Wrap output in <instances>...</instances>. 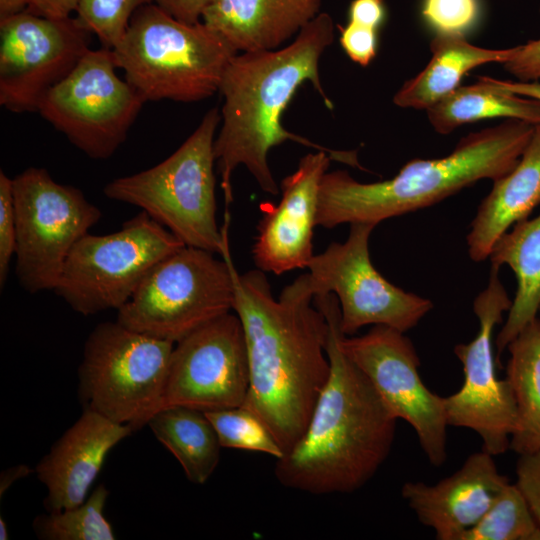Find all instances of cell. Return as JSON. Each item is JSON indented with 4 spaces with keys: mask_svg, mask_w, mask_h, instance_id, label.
<instances>
[{
    "mask_svg": "<svg viewBox=\"0 0 540 540\" xmlns=\"http://www.w3.org/2000/svg\"><path fill=\"white\" fill-rule=\"evenodd\" d=\"M233 310L243 327L249 388L243 406L258 416L284 454L305 433L330 374L329 325L304 275L273 296L265 272L239 274L231 260Z\"/></svg>",
    "mask_w": 540,
    "mask_h": 540,
    "instance_id": "cell-1",
    "label": "cell"
},
{
    "mask_svg": "<svg viewBox=\"0 0 540 540\" xmlns=\"http://www.w3.org/2000/svg\"><path fill=\"white\" fill-rule=\"evenodd\" d=\"M334 21L320 12L290 44L272 50L239 52L228 63L218 92L223 97L221 127L214 140V156L226 209L233 201L232 174L243 165L262 191L277 195L279 188L268 163L270 150L287 140L327 152L333 160L356 166L355 153L332 150L293 134L281 117L297 89L309 81L333 104L322 87L319 63L334 40Z\"/></svg>",
    "mask_w": 540,
    "mask_h": 540,
    "instance_id": "cell-2",
    "label": "cell"
},
{
    "mask_svg": "<svg viewBox=\"0 0 540 540\" xmlns=\"http://www.w3.org/2000/svg\"><path fill=\"white\" fill-rule=\"evenodd\" d=\"M328 325L330 374L303 436L276 460L286 488L313 495L352 493L376 474L390 454L397 419L366 375L340 346V308L334 294L314 297Z\"/></svg>",
    "mask_w": 540,
    "mask_h": 540,
    "instance_id": "cell-3",
    "label": "cell"
},
{
    "mask_svg": "<svg viewBox=\"0 0 540 540\" xmlns=\"http://www.w3.org/2000/svg\"><path fill=\"white\" fill-rule=\"evenodd\" d=\"M535 126L507 119L462 138L447 156L412 159L392 178L372 183L355 180L347 171L322 177L316 224L370 223L432 206L483 179L501 178L517 164Z\"/></svg>",
    "mask_w": 540,
    "mask_h": 540,
    "instance_id": "cell-4",
    "label": "cell"
},
{
    "mask_svg": "<svg viewBox=\"0 0 540 540\" xmlns=\"http://www.w3.org/2000/svg\"><path fill=\"white\" fill-rule=\"evenodd\" d=\"M146 101L197 102L218 92L233 47L202 21L182 22L155 3L140 7L111 49Z\"/></svg>",
    "mask_w": 540,
    "mask_h": 540,
    "instance_id": "cell-5",
    "label": "cell"
},
{
    "mask_svg": "<svg viewBox=\"0 0 540 540\" xmlns=\"http://www.w3.org/2000/svg\"><path fill=\"white\" fill-rule=\"evenodd\" d=\"M220 120V111L210 109L173 154L149 169L110 181L105 196L139 207L185 246L221 254L214 172Z\"/></svg>",
    "mask_w": 540,
    "mask_h": 540,
    "instance_id": "cell-6",
    "label": "cell"
},
{
    "mask_svg": "<svg viewBox=\"0 0 540 540\" xmlns=\"http://www.w3.org/2000/svg\"><path fill=\"white\" fill-rule=\"evenodd\" d=\"M229 224L230 213L226 211L221 226V259L208 250L183 246L152 268L117 311L116 321L175 344L233 310Z\"/></svg>",
    "mask_w": 540,
    "mask_h": 540,
    "instance_id": "cell-7",
    "label": "cell"
},
{
    "mask_svg": "<svg viewBox=\"0 0 540 540\" xmlns=\"http://www.w3.org/2000/svg\"><path fill=\"white\" fill-rule=\"evenodd\" d=\"M174 343L119 322L98 324L84 343L78 394L90 409L134 431L162 408Z\"/></svg>",
    "mask_w": 540,
    "mask_h": 540,
    "instance_id": "cell-8",
    "label": "cell"
},
{
    "mask_svg": "<svg viewBox=\"0 0 540 540\" xmlns=\"http://www.w3.org/2000/svg\"><path fill=\"white\" fill-rule=\"evenodd\" d=\"M183 246L141 211L114 233L85 234L70 251L54 291L84 316L118 311L152 268Z\"/></svg>",
    "mask_w": 540,
    "mask_h": 540,
    "instance_id": "cell-9",
    "label": "cell"
},
{
    "mask_svg": "<svg viewBox=\"0 0 540 540\" xmlns=\"http://www.w3.org/2000/svg\"><path fill=\"white\" fill-rule=\"evenodd\" d=\"M16 214V276L30 294L54 290L73 246L102 217L101 210L45 168L12 178Z\"/></svg>",
    "mask_w": 540,
    "mask_h": 540,
    "instance_id": "cell-10",
    "label": "cell"
},
{
    "mask_svg": "<svg viewBox=\"0 0 540 540\" xmlns=\"http://www.w3.org/2000/svg\"><path fill=\"white\" fill-rule=\"evenodd\" d=\"M111 49H89L42 99L38 112L80 151L108 159L124 143L145 100L116 74Z\"/></svg>",
    "mask_w": 540,
    "mask_h": 540,
    "instance_id": "cell-11",
    "label": "cell"
},
{
    "mask_svg": "<svg viewBox=\"0 0 540 540\" xmlns=\"http://www.w3.org/2000/svg\"><path fill=\"white\" fill-rule=\"evenodd\" d=\"M376 225L350 224L343 243L333 242L312 257L303 274L313 296L334 294L340 308V329L353 336L367 325H383L406 333L433 308L431 300L386 280L370 259L369 239Z\"/></svg>",
    "mask_w": 540,
    "mask_h": 540,
    "instance_id": "cell-12",
    "label": "cell"
},
{
    "mask_svg": "<svg viewBox=\"0 0 540 540\" xmlns=\"http://www.w3.org/2000/svg\"><path fill=\"white\" fill-rule=\"evenodd\" d=\"M499 269L491 265L488 284L473 302L479 322L476 336L454 347L463 366V384L454 394L443 397L448 426L473 430L483 442L482 450L493 456L509 448L517 419L510 384L506 378H497L492 344L494 328L512 304L499 279Z\"/></svg>",
    "mask_w": 540,
    "mask_h": 540,
    "instance_id": "cell-13",
    "label": "cell"
},
{
    "mask_svg": "<svg viewBox=\"0 0 540 540\" xmlns=\"http://www.w3.org/2000/svg\"><path fill=\"white\" fill-rule=\"evenodd\" d=\"M92 35L77 18L27 9L0 19V104L15 113L38 111L45 95L90 49Z\"/></svg>",
    "mask_w": 540,
    "mask_h": 540,
    "instance_id": "cell-14",
    "label": "cell"
},
{
    "mask_svg": "<svg viewBox=\"0 0 540 540\" xmlns=\"http://www.w3.org/2000/svg\"><path fill=\"white\" fill-rule=\"evenodd\" d=\"M340 346L369 379L389 412L412 426L429 462L443 465L448 427L443 397L421 380L420 359L405 333L375 325L361 336L342 334Z\"/></svg>",
    "mask_w": 540,
    "mask_h": 540,
    "instance_id": "cell-15",
    "label": "cell"
},
{
    "mask_svg": "<svg viewBox=\"0 0 540 540\" xmlns=\"http://www.w3.org/2000/svg\"><path fill=\"white\" fill-rule=\"evenodd\" d=\"M248 388L244 331L238 316L229 312L175 343L162 408L183 406L210 412L238 407Z\"/></svg>",
    "mask_w": 540,
    "mask_h": 540,
    "instance_id": "cell-16",
    "label": "cell"
},
{
    "mask_svg": "<svg viewBox=\"0 0 540 540\" xmlns=\"http://www.w3.org/2000/svg\"><path fill=\"white\" fill-rule=\"evenodd\" d=\"M332 157L325 151L303 156L281 182L277 205H261L262 217L252 247L257 269L280 275L307 268L313 254L319 189Z\"/></svg>",
    "mask_w": 540,
    "mask_h": 540,
    "instance_id": "cell-17",
    "label": "cell"
},
{
    "mask_svg": "<svg viewBox=\"0 0 540 540\" xmlns=\"http://www.w3.org/2000/svg\"><path fill=\"white\" fill-rule=\"evenodd\" d=\"M132 432L130 425L84 409L35 467L47 488L46 510L61 511L83 503L109 452Z\"/></svg>",
    "mask_w": 540,
    "mask_h": 540,
    "instance_id": "cell-18",
    "label": "cell"
},
{
    "mask_svg": "<svg viewBox=\"0 0 540 540\" xmlns=\"http://www.w3.org/2000/svg\"><path fill=\"white\" fill-rule=\"evenodd\" d=\"M493 455L471 454L459 470L434 485L406 482L401 495L419 522L435 531L438 540H461L488 511L509 483L499 473Z\"/></svg>",
    "mask_w": 540,
    "mask_h": 540,
    "instance_id": "cell-19",
    "label": "cell"
},
{
    "mask_svg": "<svg viewBox=\"0 0 540 540\" xmlns=\"http://www.w3.org/2000/svg\"><path fill=\"white\" fill-rule=\"evenodd\" d=\"M321 0H210L201 21L239 52L272 50L320 13Z\"/></svg>",
    "mask_w": 540,
    "mask_h": 540,
    "instance_id": "cell-20",
    "label": "cell"
},
{
    "mask_svg": "<svg viewBox=\"0 0 540 540\" xmlns=\"http://www.w3.org/2000/svg\"><path fill=\"white\" fill-rule=\"evenodd\" d=\"M540 204V124L506 175L493 181L471 221L466 241L474 262L489 258L496 241Z\"/></svg>",
    "mask_w": 540,
    "mask_h": 540,
    "instance_id": "cell-21",
    "label": "cell"
},
{
    "mask_svg": "<svg viewBox=\"0 0 540 540\" xmlns=\"http://www.w3.org/2000/svg\"><path fill=\"white\" fill-rule=\"evenodd\" d=\"M491 265H507L514 272L517 288L506 320L495 339L496 360L509 343L533 320L540 306V214L524 219L494 244Z\"/></svg>",
    "mask_w": 540,
    "mask_h": 540,
    "instance_id": "cell-22",
    "label": "cell"
},
{
    "mask_svg": "<svg viewBox=\"0 0 540 540\" xmlns=\"http://www.w3.org/2000/svg\"><path fill=\"white\" fill-rule=\"evenodd\" d=\"M431 59L393 97L401 108L428 109L460 86L465 74L487 63H505L513 47L488 49L475 46L463 34L436 33L430 42Z\"/></svg>",
    "mask_w": 540,
    "mask_h": 540,
    "instance_id": "cell-23",
    "label": "cell"
},
{
    "mask_svg": "<svg viewBox=\"0 0 540 540\" xmlns=\"http://www.w3.org/2000/svg\"><path fill=\"white\" fill-rule=\"evenodd\" d=\"M147 425L177 459L190 482L203 485L208 481L218 466L222 446L205 412L169 406L158 410Z\"/></svg>",
    "mask_w": 540,
    "mask_h": 540,
    "instance_id": "cell-24",
    "label": "cell"
},
{
    "mask_svg": "<svg viewBox=\"0 0 540 540\" xmlns=\"http://www.w3.org/2000/svg\"><path fill=\"white\" fill-rule=\"evenodd\" d=\"M426 111L431 126L444 135L467 123L490 118L540 124V100L503 90L487 76L479 77L472 85L457 87Z\"/></svg>",
    "mask_w": 540,
    "mask_h": 540,
    "instance_id": "cell-25",
    "label": "cell"
},
{
    "mask_svg": "<svg viewBox=\"0 0 540 540\" xmlns=\"http://www.w3.org/2000/svg\"><path fill=\"white\" fill-rule=\"evenodd\" d=\"M506 350V379L517 412L509 448L522 455L540 449V320L529 323Z\"/></svg>",
    "mask_w": 540,
    "mask_h": 540,
    "instance_id": "cell-26",
    "label": "cell"
},
{
    "mask_svg": "<svg viewBox=\"0 0 540 540\" xmlns=\"http://www.w3.org/2000/svg\"><path fill=\"white\" fill-rule=\"evenodd\" d=\"M109 495L104 484L98 485L78 506L38 515L33 531L41 540H114L112 525L104 515Z\"/></svg>",
    "mask_w": 540,
    "mask_h": 540,
    "instance_id": "cell-27",
    "label": "cell"
},
{
    "mask_svg": "<svg viewBox=\"0 0 540 540\" xmlns=\"http://www.w3.org/2000/svg\"><path fill=\"white\" fill-rule=\"evenodd\" d=\"M461 540H540V525L518 486L509 482Z\"/></svg>",
    "mask_w": 540,
    "mask_h": 540,
    "instance_id": "cell-28",
    "label": "cell"
},
{
    "mask_svg": "<svg viewBox=\"0 0 540 540\" xmlns=\"http://www.w3.org/2000/svg\"><path fill=\"white\" fill-rule=\"evenodd\" d=\"M222 448L255 451L281 458L284 452L263 421L246 407L205 412Z\"/></svg>",
    "mask_w": 540,
    "mask_h": 540,
    "instance_id": "cell-29",
    "label": "cell"
},
{
    "mask_svg": "<svg viewBox=\"0 0 540 540\" xmlns=\"http://www.w3.org/2000/svg\"><path fill=\"white\" fill-rule=\"evenodd\" d=\"M153 0H77L76 18L104 48L113 49L124 36L134 13Z\"/></svg>",
    "mask_w": 540,
    "mask_h": 540,
    "instance_id": "cell-30",
    "label": "cell"
},
{
    "mask_svg": "<svg viewBox=\"0 0 540 540\" xmlns=\"http://www.w3.org/2000/svg\"><path fill=\"white\" fill-rule=\"evenodd\" d=\"M421 14L436 33L463 34L477 21L478 0H423Z\"/></svg>",
    "mask_w": 540,
    "mask_h": 540,
    "instance_id": "cell-31",
    "label": "cell"
},
{
    "mask_svg": "<svg viewBox=\"0 0 540 540\" xmlns=\"http://www.w3.org/2000/svg\"><path fill=\"white\" fill-rule=\"evenodd\" d=\"M16 214L12 178L0 171V287H5L10 262L16 253Z\"/></svg>",
    "mask_w": 540,
    "mask_h": 540,
    "instance_id": "cell-32",
    "label": "cell"
},
{
    "mask_svg": "<svg viewBox=\"0 0 540 540\" xmlns=\"http://www.w3.org/2000/svg\"><path fill=\"white\" fill-rule=\"evenodd\" d=\"M340 45L355 63L366 67L375 58L378 47V30L348 21L341 27Z\"/></svg>",
    "mask_w": 540,
    "mask_h": 540,
    "instance_id": "cell-33",
    "label": "cell"
},
{
    "mask_svg": "<svg viewBox=\"0 0 540 540\" xmlns=\"http://www.w3.org/2000/svg\"><path fill=\"white\" fill-rule=\"evenodd\" d=\"M519 456L515 484L540 525V449Z\"/></svg>",
    "mask_w": 540,
    "mask_h": 540,
    "instance_id": "cell-34",
    "label": "cell"
},
{
    "mask_svg": "<svg viewBox=\"0 0 540 540\" xmlns=\"http://www.w3.org/2000/svg\"><path fill=\"white\" fill-rule=\"evenodd\" d=\"M503 67L522 82L540 80V36L525 44L513 47Z\"/></svg>",
    "mask_w": 540,
    "mask_h": 540,
    "instance_id": "cell-35",
    "label": "cell"
},
{
    "mask_svg": "<svg viewBox=\"0 0 540 540\" xmlns=\"http://www.w3.org/2000/svg\"><path fill=\"white\" fill-rule=\"evenodd\" d=\"M383 0H353L348 17L350 22L378 30L385 20Z\"/></svg>",
    "mask_w": 540,
    "mask_h": 540,
    "instance_id": "cell-36",
    "label": "cell"
},
{
    "mask_svg": "<svg viewBox=\"0 0 540 540\" xmlns=\"http://www.w3.org/2000/svg\"><path fill=\"white\" fill-rule=\"evenodd\" d=\"M161 9L174 18L186 22L201 21L202 14L210 0H153Z\"/></svg>",
    "mask_w": 540,
    "mask_h": 540,
    "instance_id": "cell-37",
    "label": "cell"
},
{
    "mask_svg": "<svg viewBox=\"0 0 540 540\" xmlns=\"http://www.w3.org/2000/svg\"><path fill=\"white\" fill-rule=\"evenodd\" d=\"M77 0H30L28 11L52 17H69L76 10Z\"/></svg>",
    "mask_w": 540,
    "mask_h": 540,
    "instance_id": "cell-38",
    "label": "cell"
},
{
    "mask_svg": "<svg viewBox=\"0 0 540 540\" xmlns=\"http://www.w3.org/2000/svg\"><path fill=\"white\" fill-rule=\"evenodd\" d=\"M487 79L495 86L514 93L516 95L530 97L540 100V82H522V81H504L498 80L487 76Z\"/></svg>",
    "mask_w": 540,
    "mask_h": 540,
    "instance_id": "cell-39",
    "label": "cell"
},
{
    "mask_svg": "<svg viewBox=\"0 0 540 540\" xmlns=\"http://www.w3.org/2000/svg\"><path fill=\"white\" fill-rule=\"evenodd\" d=\"M31 472L32 470L25 464L15 465L2 471L0 475V496L2 497L15 481L28 476Z\"/></svg>",
    "mask_w": 540,
    "mask_h": 540,
    "instance_id": "cell-40",
    "label": "cell"
},
{
    "mask_svg": "<svg viewBox=\"0 0 540 540\" xmlns=\"http://www.w3.org/2000/svg\"><path fill=\"white\" fill-rule=\"evenodd\" d=\"M30 0H0V19L26 10Z\"/></svg>",
    "mask_w": 540,
    "mask_h": 540,
    "instance_id": "cell-41",
    "label": "cell"
},
{
    "mask_svg": "<svg viewBox=\"0 0 540 540\" xmlns=\"http://www.w3.org/2000/svg\"><path fill=\"white\" fill-rule=\"evenodd\" d=\"M9 538L8 526L5 519L0 516V540H7Z\"/></svg>",
    "mask_w": 540,
    "mask_h": 540,
    "instance_id": "cell-42",
    "label": "cell"
},
{
    "mask_svg": "<svg viewBox=\"0 0 540 540\" xmlns=\"http://www.w3.org/2000/svg\"><path fill=\"white\" fill-rule=\"evenodd\" d=\"M537 318L540 320V306H539V309H538Z\"/></svg>",
    "mask_w": 540,
    "mask_h": 540,
    "instance_id": "cell-43",
    "label": "cell"
},
{
    "mask_svg": "<svg viewBox=\"0 0 540 540\" xmlns=\"http://www.w3.org/2000/svg\"><path fill=\"white\" fill-rule=\"evenodd\" d=\"M539 11H540V9H539Z\"/></svg>",
    "mask_w": 540,
    "mask_h": 540,
    "instance_id": "cell-44",
    "label": "cell"
}]
</instances>
